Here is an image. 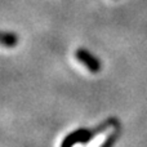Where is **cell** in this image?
Returning a JSON list of instances; mask_svg holds the SVG:
<instances>
[{"label":"cell","instance_id":"obj_2","mask_svg":"<svg viewBox=\"0 0 147 147\" xmlns=\"http://www.w3.org/2000/svg\"><path fill=\"white\" fill-rule=\"evenodd\" d=\"M16 43H17V36H16L14 34H10V32L3 34V44H4V45L13 47Z\"/></svg>","mask_w":147,"mask_h":147},{"label":"cell","instance_id":"obj_1","mask_svg":"<svg viewBox=\"0 0 147 147\" xmlns=\"http://www.w3.org/2000/svg\"><path fill=\"white\" fill-rule=\"evenodd\" d=\"M76 58H78L81 63L85 65L89 71H92V72L99 71V67H101L99 66V62L97 61L88 51H85V49H79V51H76Z\"/></svg>","mask_w":147,"mask_h":147}]
</instances>
